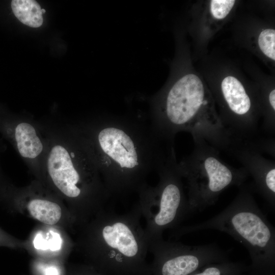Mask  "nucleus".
Masks as SVG:
<instances>
[{
	"label": "nucleus",
	"instance_id": "f257e3e1",
	"mask_svg": "<svg viewBox=\"0 0 275 275\" xmlns=\"http://www.w3.org/2000/svg\"><path fill=\"white\" fill-rule=\"evenodd\" d=\"M67 127L95 164L110 197L138 193L171 148L150 125L127 119L103 118Z\"/></svg>",
	"mask_w": 275,
	"mask_h": 275
},
{
	"label": "nucleus",
	"instance_id": "f03ea898",
	"mask_svg": "<svg viewBox=\"0 0 275 275\" xmlns=\"http://www.w3.org/2000/svg\"><path fill=\"white\" fill-rule=\"evenodd\" d=\"M151 128L162 142L174 145L176 134L189 133L193 140L201 139L218 151L228 152L233 138L214 110L204 85L195 74L178 80L156 103Z\"/></svg>",
	"mask_w": 275,
	"mask_h": 275
},
{
	"label": "nucleus",
	"instance_id": "7ed1b4c3",
	"mask_svg": "<svg viewBox=\"0 0 275 275\" xmlns=\"http://www.w3.org/2000/svg\"><path fill=\"white\" fill-rule=\"evenodd\" d=\"M46 126L47 145L41 167L56 188L82 205L100 208L110 197L100 174L66 126Z\"/></svg>",
	"mask_w": 275,
	"mask_h": 275
},
{
	"label": "nucleus",
	"instance_id": "20e7f679",
	"mask_svg": "<svg viewBox=\"0 0 275 275\" xmlns=\"http://www.w3.org/2000/svg\"><path fill=\"white\" fill-rule=\"evenodd\" d=\"M238 194L222 212L200 224L177 229L175 236L201 230L225 232L248 250L251 275H274L275 229L257 205L251 188L243 185Z\"/></svg>",
	"mask_w": 275,
	"mask_h": 275
},
{
	"label": "nucleus",
	"instance_id": "39448f33",
	"mask_svg": "<svg viewBox=\"0 0 275 275\" xmlns=\"http://www.w3.org/2000/svg\"><path fill=\"white\" fill-rule=\"evenodd\" d=\"M141 216L137 203L126 213L100 214L94 227V254L103 275H151Z\"/></svg>",
	"mask_w": 275,
	"mask_h": 275
},
{
	"label": "nucleus",
	"instance_id": "423d86ee",
	"mask_svg": "<svg viewBox=\"0 0 275 275\" xmlns=\"http://www.w3.org/2000/svg\"><path fill=\"white\" fill-rule=\"evenodd\" d=\"M193 140L191 153L177 163L186 181L190 213L214 204L223 191L232 186L241 187L249 175L243 167L236 168L223 160L219 151L204 140Z\"/></svg>",
	"mask_w": 275,
	"mask_h": 275
},
{
	"label": "nucleus",
	"instance_id": "0eeeda50",
	"mask_svg": "<svg viewBox=\"0 0 275 275\" xmlns=\"http://www.w3.org/2000/svg\"><path fill=\"white\" fill-rule=\"evenodd\" d=\"M177 163L174 148L171 149L156 170L158 184L153 187L146 183L138 191L137 204L146 221L148 244L162 239L164 230L177 228L190 214Z\"/></svg>",
	"mask_w": 275,
	"mask_h": 275
},
{
	"label": "nucleus",
	"instance_id": "6e6552de",
	"mask_svg": "<svg viewBox=\"0 0 275 275\" xmlns=\"http://www.w3.org/2000/svg\"><path fill=\"white\" fill-rule=\"evenodd\" d=\"M148 246L153 255L151 275H189L207 265L229 261L215 244L191 246L162 238Z\"/></svg>",
	"mask_w": 275,
	"mask_h": 275
},
{
	"label": "nucleus",
	"instance_id": "1a4fd4ad",
	"mask_svg": "<svg viewBox=\"0 0 275 275\" xmlns=\"http://www.w3.org/2000/svg\"><path fill=\"white\" fill-rule=\"evenodd\" d=\"M233 155L254 180L253 189L266 200L272 209L275 207V162L262 156L250 142L240 141L230 148Z\"/></svg>",
	"mask_w": 275,
	"mask_h": 275
},
{
	"label": "nucleus",
	"instance_id": "9d476101",
	"mask_svg": "<svg viewBox=\"0 0 275 275\" xmlns=\"http://www.w3.org/2000/svg\"><path fill=\"white\" fill-rule=\"evenodd\" d=\"M27 208L34 218L49 225L57 224L62 216L61 207L56 202L45 199H31Z\"/></svg>",
	"mask_w": 275,
	"mask_h": 275
},
{
	"label": "nucleus",
	"instance_id": "9b49d317",
	"mask_svg": "<svg viewBox=\"0 0 275 275\" xmlns=\"http://www.w3.org/2000/svg\"><path fill=\"white\" fill-rule=\"evenodd\" d=\"M11 6L14 15L24 24L32 28H38L42 24V9L37 1L13 0Z\"/></svg>",
	"mask_w": 275,
	"mask_h": 275
},
{
	"label": "nucleus",
	"instance_id": "f8f14e48",
	"mask_svg": "<svg viewBox=\"0 0 275 275\" xmlns=\"http://www.w3.org/2000/svg\"><path fill=\"white\" fill-rule=\"evenodd\" d=\"M246 272L243 264L228 261L207 265L189 275H241Z\"/></svg>",
	"mask_w": 275,
	"mask_h": 275
},
{
	"label": "nucleus",
	"instance_id": "ddd939ff",
	"mask_svg": "<svg viewBox=\"0 0 275 275\" xmlns=\"http://www.w3.org/2000/svg\"><path fill=\"white\" fill-rule=\"evenodd\" d=\"M258 44L261 50L267 57L275 60V31L265 29L258 37Z\"/></svg>",
	"mask_w": 275,
	"mask_h": 275
},
{
	"label": "nucleus",
	"instance_id": "4468645a",
	"mask_svg": "<svg viewBox=\"0 0 275 275\" xmlns=\"http://www.w3.org/2000/svg\"><path fill=\"white\" fill-rule=\"evenodd\" d=\"M234 0H212L210 3V11L216 19H222L229 13L234 5Z\"/></svg>",
	"mask_w": 275,
	"mask_h": 275
},
{
	"label": "nucleus",
	"instance_id": "2eb2a0df",
	"mask_svg": "<svg viewBox=\"0 0 275 275\" xmlns=\"http://www.w3.org/2000/svg\"><path fill=\"white\" fill-rule=\"evenodd\" d=\"M269 101L270 105L275 110V90H272L269 94Z\"/></svg>",
	"mask_w": 275,
	"mask_h": 275
},
{
	"label": "nucleus",
	"instance_id": "dca6fc26",
	"mask_svg": "<svg viewBox=\"0 0 275 275\" xmlns=\"http://www.w3.org/2000/svg\"><path fill=\"white\" fill-rule=\"evenodd\" d=\"M58 272L56 268L49 267L46 270V275H58Z\"/></svg>",
	"mask_w": 275,
	"mask_h": 275
},
{
	"label": "nucleus",
	"instance_id": "f3484780",
	"mask_svg": "<svg viewBox=\"0 0 275 275\" xmlns=\"http://www.w3.org/2000/svg\"><path fill=\"white\" fill-rule=\"evenodd\" d=\"M41 11H42V13L43 14H44V13H45L46 12L45 10L44 9H41Z\"/></svg>",
	"mask_w": 275,
	"mask_h": 275
},
{
	"label": "nucleus",
	"instance_id": "a211bd4d",
	"mask_svg": "<svg viewBox=\"0 0 275 275\" xmlns=\"http://www.w3.org/2000/svg\"><path fill=\"white\" fill-rule=\"evenodd\" d=\"M241 275H251V274H250L248 272V274H246V272H245V273H243V274H242Z\"/></svg>",
	"mask_w": 275,
	"mask_h": 275
}]
</instances>
